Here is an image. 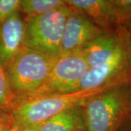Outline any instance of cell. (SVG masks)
Masks as SVG:
<instances>
[{
	"instance_id": "cell-1",
	"label": "cell",
	"mask_w": 131,
	"mask_h": 131,
	"mask_svg": "<svg viewBox=\"0 0 131 131\" xmlns=\"http://www.w3.org/2000/svg\"><path fill=\"white\" fill-rule=\"evenodd\" d=\"M106 90H83L35 98H15L9 114L15 130L37 126L66 109L83 106L90 98Z\"/></svg>"
},
{
	"instance_id": "cell-2",
	"label": "cell",
	"mask_w": 131,
	"mask_h": 131,
	"mask_svg": "<svg viewBox=\"0 0 131 131\" xmlns=\"http://www.w3.org/2000/svg\"><path fill=\"white\" fill-rule=\"evenodd\" d=\"M58 58L24 47L5 68L15 98L36 92L47 81Z\"/></svg>"
},
{
	"instance_id": "cell-3",
	"label": "cell",
	"mask_w": 131,
	"mask_h": 131,
	"mask_svg": "<svg viewBox=\"0 0 131 131\" xmlns=\"http://www.w3.org/2000/svg\"><path fill=\"white\" fill-rule=\"evenodd\" d=\"M131 105V85L108 90L85 103L84 119L88 131H119Z\"/></svg>"
},
{
	"instance_id": "cell-4",
	"label": "cell",
	"mask_w": 131,
	"mask_h": 131,
	"mask_svg": "<svg viewBox=\"0 0 131 131\" xmlns=\"http://www.w3.org/2000/svg\"><path fill=\"white\" fill-rule=\"evenodd\" d=\"M66 2V1H65ZM71 7L65 5L25 21L24 47L55 58L61 55L64 28Z\"/></svg>"
},
{
	"instance_id": "cell-5",
	"label": "cell",
	"mask_w": 131,
	"mask_h": 131,
	"mask_svg": "<svg viewBox=\"0 0 131 131\" xmlns=\"http://www.w3.org/2000/svg\"><path fill=\"white\" fill-rule=\"evenodd\" d=\"M88 70L89 66L82 51L62 55L58 58L48 79L39 89L28 96L17 98H35L77 91L80 81Z\"/></svg>"
},
{
	"instance_id": "cell-6",
	"label": "cell",
	"mask_w": 131,
	"mask_h": 131,
	"mask_svg": "<svg viewBox=\"0 0 131 131\" xmlns=\"http://www.w3.org/2000/svg\"><path fill=\"white\" fill-rule=\"evenodd\" d=\"M103 31L89 18L71 8L66 22L61 56L82 51Z\"/></svg>"
},
{
	"instance_id": "cell-7",
	"label": "cell",
	"mask_w": 131,
	"mask_h": 131,
	"mask_svg": "<svg viewBox=\"0 0 131 131\" xmlns=\"http://www.w3.org/2000/svg\"><path fill=\"white\" fill-rule=\"evenodd\" d=\"M25 28L19 10L0 25V64L5 69L24 47Z\"/></svg>"
},
{
	"instance_id": "cell-8",
	"label": "cell",
	"mask_w": 131,
	"mask_h": 131,
	"mask_svg": "<svg viewBox=\"0 0 131 131\" xmlns=\"http://www.w3.org/2000/svg\"><path fill=\"white\" fill-rule=\"evenodd\" d=\"M66 3L89 18L101 28L121 26L112 0H68Z\"/></svg>"
},
{
	"instance_id": "cell-9",
	"label": "cell",
	"mask_w": 131,
	"mask_h": 131,
	"mask_svg": "<svg viewBox=\"0 0 131 131\" xmlns=\"http://www.w3.org/2000/svg\"><path fill=\"white\" fill-rule=\"evenodd\" d=\"M86 129L82 106L71 108L39 125L38 131H80Z\"/></svg>"
},
{
	"instance_id": "cell-10",
	"label": "cell",
	"mask_w": 131,
	"mask_h": 131,
	"mask_svg": "<svg viewBox=\"0 0 131 131\" xmlns=\"http://www.w3.org/2000/svg\"><path fill=\"white\" fill-rule=\"evenodd\" d=\"M65 5L66 2L62 0H20L19 11L33 18Z\"/></svg>"
},
{
	"instance_id": "cell-11",
	"label": "cell",
	"mask_w": 131,
	"mask_h": 131,
	"mask_svg": "<svg viewBox=\"0 0 131 131\" xmlns=\"http://www.w3.org/2000/svg\"><path fill=\"white\" fill-rule=\"evenodd\" d=\"M14 100L6 70L0 64V109L9 114Z\"/></svg>"
},
{
	"instance_id": "cell-12",
	"label": "cell",
	"mask_w": 131,
	"mask_h": 131,
	"mask_svg": "<svg viewBox=\"0 0 131 131\" xmlns=\"http://www.w3.org/2000/svg\"><path fill=\"white\" fill-rule=\"evenodd\" d=\"M116 8L120 25L131 22V0H112Z\"/></svg>"
},
{
	"instance_id": "cell-13",
	"label": "cell",
	"mask_w": 131,
	"mask_h": 131,
	"mask_svg": "<svg viewBox=\"0 0 131 131\" xmlns=\"http://www.w3.org/2000/svg\"><path fill=\"white\" fill-rule=\"evenodd\" d=\"M20 0H0V25L15 12L18 11Z\"/></svg>"
},
{
	"instance_id": "cell-14",
	"label": "cell",
	"mask_w": 131,
	"mask_h": 131,
	"mask_svg": "<svg viewBox=\"0 0 131 131\" xmlns=\"http://www.w3.org/2000/svg\"><path fill=\"white\" fill-rule=\"evenodd\" d=\"M13 122L8 113L0 109V131H15Z\"/></svg>"
},
{
	"instance_id": "cell-15",
	"label": "cell",
	"mask_w": 131,
	"mask_h": 131,
	"mask_svg": "<svg viewBox=\"0 0 131 131\" xmlns=\"http://www.w3.org/2000/svg\"><path fill=\"white\" fill-rule=\"evenodd\" d=\"M39 130V125L37 126L28 127L25 128H21V129H17L15 130V131H38Z\"/></svg>"
},
{
	"instance_id": "cell-16",
	"label": "cell",
	"mask_w": 131,
	"mask_h": 131,
	"mask_svg": "<svg viewBox=\"0 0 131 131\" xmlns=\"http://www.w3.org/2000/svg\"><path fill=\"white\" fill-rule=\"evenodd\" d=\"M130 112H131V105H130Z\"/></svg>"
}]
</instances>
